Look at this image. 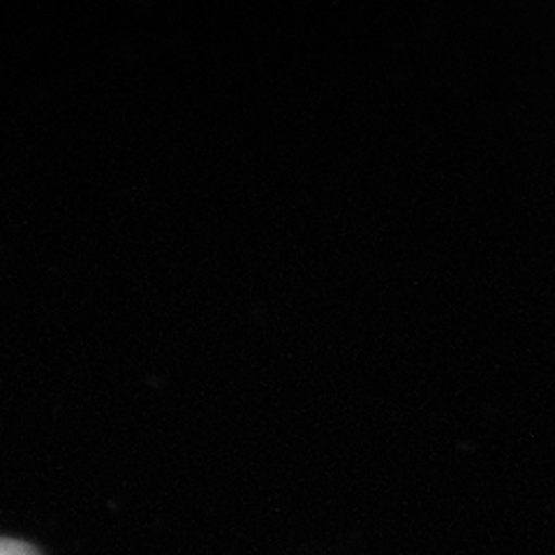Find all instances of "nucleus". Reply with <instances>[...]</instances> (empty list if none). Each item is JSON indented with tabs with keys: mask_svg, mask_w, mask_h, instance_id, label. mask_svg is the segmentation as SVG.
Listing matches in <instances>:
<instances>
[{
	"mask_svg": "<svg viewBox=\"0 0 555 555\" xmlns=\"http://www.w3.org/2000/svg\"><path fill=\"white\" fill-rule=\"evenodd\" d=\"M0 555H40L33 546L0 537Z\"/></svg>",
	"mask_w": 555,
	"mask_h": 555,
	"instance_id": "1",
	"label": "nucleus"
}]
</instances>
